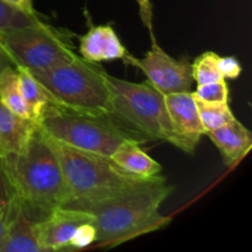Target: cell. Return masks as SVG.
I'll return each instance as SVG.
<instances>
[{
    "label": "cell",
    "instance_id": "obj_1",
    "mask_svg": "<svg viewBox=\"0 0 252 252\" xmlns=\"http://www.w3.org/2000/svg\"><path fill=\"white\" fill-rule=\"evenodd\" d=\"M172 191L166 177L158 175L108 198L66 207L90 213L97 231L96 246L108 248L167 225L171 217L161 216L159 208Z\"/></svg>",
    "mask_w": 252,
    "mask_h": 252
},
{
    "label": "cell",
    "instance_id": "obj_2",
    "mask_svg": "<svg viewBox=\"0 0 252 252\" xmlns=\"http://www.w3.org/2000/svg\"><path fill=\"white\" fill-rule=\"evenodd\" d=\"M0 167L21 209L36 221L70 202L58 158L38 127L20 154L0 159Z\"/></svg>",
    "mask_w": 252,
    "mask_h": 252
},
{
    "label": "cell",
    "instance_id": "obj_3",
    "mask_svg": "<svg viewBox=\"0 0 252 252\" xmlns=\"http://www.w3.org/2000/svg\"><path fill=\"white\" fill-rule=\"evenodd\" d=\"M32 74L46 90L49 105L68 112L116 121L108 74L97 63L78 56L48 70Z\"/></svg>",
    "mask_w": 252,
    "mask_h": 252
},
{
    "label": "cell",
    "instance_id": "obj_4",
    "mask_svg": "<svg viewBox=\"0 0 252 252\" xmlns=\"http://www.w3.org/2000/svg\"><path fill=\"white\" fill-rule=\"evenodd\" d=\"M107 83L118 125L142 142L162 140L187 154H193L196 145L181 137L175 129L167 112L164 94L153 88L148 81L132 83L110 74Z\"/></svg>",
    "mask_w": 252,
    "mask_h": 252
},
{
    "label": "cell",
    "instance_id": "obj_5",
    "mask_svg": "<svg viewBox=\"0 0 252 252\" xmlns=\"http://www.w3.org/2000/svg\"><path fill=\"white\" fill-rule=\"evenodd\" d=\"M46 138L58 158L70 192V202L64 207L101 201L149 180L126 171L110 157L69 147L47 135Z\"/></svg>",
    "mask_w": 252,
    "mask_h": 252
},
{
    "label": "cell",
    "instance_id": "obj_6",
    "mask_svg": "<svg viewBox=\"0 0 252 252\" xmlns=\"http://www.w3.org/2000/svg\"><path fill=\"white\" fill-rule=\"evenodd\" d=\"M37 127L51 139L105 157H111L128 140L143 143L111 118L79 115L52 105L37 122Z\"/></svg>",
    "mask_w": 252,
    "mask_h": 252
},
{
    "label": "cell",
    "instance_id": "obj_7",
    "mask_svg": "<svg viewBox=\"0 0 252 252\" xmlns=\"http://www.w3.org/2000/svg\"><path fill=\"white\" fill-rule=\"evenodd\" d=\"M0 47L10 63L31 73L48 70L78 57L68 32L48 24L2 34Z\"/></svg>",
    "mask_w": 252,
    "mask_h": 252
},
{
    "label": "cell",
    "instance_id": "obj_8",
    "mask_svg": "<svg viewBox=\"0 0 252 252\" xmlns=\"http://www.w3.org/2000/svg\"><path fill=\"white\" fill-rule=\"evenodd\" d=\"M125 62L139 68L147 75L148 83L164 95L191 90V63L189 59H175L158 44L152 36V47L143 58H134L128 53Z\"/></svg>",
    "mask_w": 252,
    "mask_h": 252
},
{
    "label": "cell",
    "instance_id": "obj_9",
    "mask_svg": "<svg viewBox=\"0 0 252 252\" xmlns=\"http://www.w3.org/2000/svg\"><path fill=\"white\" fill-rule=\"evenodd\" d=\"M94 218L80 209L57 207L42 220L36 221V233L42 252L68 250L71 236L84 223H93Z\"/></svg>",
    "mask_w": 252,
    "mask_h": 252
},
{
    "label": "cell",
    "instance_id": "obj_10",
    "mask_svg": "<svg viewBox=\"0 0 252 252\" xmlns=\"http://www.w3.org/2000/svg\"><path fill=\"white\" fill-rule=\"evenodd\" d=\"M79 53L81 58L93 63L111 61H125L128 56L126 47L112 26L98 25L91 26L79 42Z\"/></svg>",
    "mask_w": 252,
    "mask_h": 252
},
{
    "label": "cell",
    "instance_id": "obj_11",
    "mask_svg": "<svg viewBox=\"0 0 252 252\" xmlns=\"http://www.w3.org/2000/svg\"><path fill=\"white\" fill-rule=\"evenodd\" d=\"M171 122L181 137L196 145L202 135H206L203 126L199 120L198 108L191 91L164 95Z\"/></svg>",
    "mask_w": 252,
    "mask_h": 252
},
{
    "label": "cell",
    "instance_id": "obj_12",
    "mask_svg": "<svg viewBox=\"0 0 252 252\" xmlns=\"http://www.w3.org/2000/svg\"><path fill=\"white\" fill-rule=\"evenodd\" d=\"M37 130V123L12 112L0 101V159L20 154Z\"/></svg>",
    "mask_w": 252,
    "mask_h": 252
},
{
    "label": "cell",
    "instance_id": "obj_13",
    "mask_svg": "<svg viewBox=\"0 0 252 252\" xmlns=\"http://www.w3.org/2000/svg\"><path fill=\"white\" fill-rule=\"evenodd\" d=\"M206 135H208L219 150L226 166L238 164L252 148L251 132L236 118L218 129L207 133Z\"/></svg>",
    "mask_w": 252,
    "mask_h": 252
},
{
    "label": "cell",
    "instance_id": "obj_14",
    "mask_svg": "<svg viewBox=\"0 0 252 252\" xmlns=\"http://www.w3.org/2000/svg\"><path fill=\"white\" fill-rule=\"evenodd\" d=\"M0 252H42L36 233V220L20 209L0 238Z\"/></svg>",
    "mask_w": 252,
    "mask_h": 252
},
{
    "label": "cell",
    "instance_id": "obj_15",
    "mask_svg": "<svg viewBox=\"0 0 252 252\" xmlns=\"http://www.w3.org/2000/svg\"><path fill=\"white\" fill-rule=\"evenodd\" d=\"M138 140H128L123 143L112 155L111 159L126 171L137 176L152 179L161 172V165L150 158L140 148Z\"/></svg>",
    "mask_w": 252,
    "mask_h": 252
},
{
    "label": "cell",
    "instance_id": "obj_16",
    "mask_svg": "<svg viewBox=\"0 0 252 252\" xmlns=\"http://www.w3.org/2000/svg\"><path fill=\"white\" fill-rule=\"evenodd\" d=\"M19 75V88L22 100L34 122H38L49 106V97L33 74L24 66L15 65Z\"/></svg>",
    "mask_w": 252,
    "mask_h": 252
},
{
    "label": "cell",
    "instance_id": "obj_17",
    "mask_svg": "<svg viewBox=\"0 0 252 252\" xmlns=\"http://www.w3.org/2000/svg\"><path fill=\"white\" fill-rule=\"evenodd\" d=\"M0 101L16 115L32 120L20 93L17 70L11 64H7L0 70Z\"/></svg>",
    "mask_w": 252,
    "mask_h": 252
},
{
    "label": "cell",
    "instance_id": "obj_18",
    "mask_svg": "<svg viewBox=\"0 0 252 252\" xmlns=\"http://www.w3.org/2000/svg\"><path fill=\"white\" fill-rule=\"evenodd\" d=\"M196 103L199 120L206 130V134L235 120L233 111L229 107V102H204L196 100Z\"/></svg>",
    "mask_w": 252,
    "mask_h": 252
},
{
    "label": "cell",
    "instance_id": "obj_19",
    "mask_svg": "<svg viewBox=\"0 0 252 252\" xmlns=\"http://www.w3.org/2000/svg\"><path fill=\"white\" fill-rule=\"evenodd\" d=\"M46 24L37 15H29L0 0V36Z\"/></svg>",
    "mask_w": 252,
    "mask_h": 252
},
{
    "label": "cell",
    "instance_id": "obj_20",
    "mask_svg": "<svg viewBox=\"0 0 252 252\" xmlns=\"http://www.w3.org/2000/svg\"><path fill=\"white\" fill-rule=\"evenodd\" d=\"M219 57L220 56L216 52H204L194 59L193 63H191L192 78L197 85L225 80L218 68Z\"/></svg>",
    "mask_w": 252,
    "mask_h": 252
},
{
    "label": "cell",
    "instance_id": "obj_21",
    "mask_svg": "<svg viewBox=\"0 0 252 252\" xmlns=\"http://www.w3.org/2000/svg\"><path fill=\"white\" fill-rule=\"evenodd\" d=\"M19 209V202L15 198L14 191L0 167V238Z\"/></svg>",
    "mask_w": 252,
    "mask_h": 252
},
{
    "label": "cell",
    "instance_id": "obj_22",
    "mask_svg": "<svg viewBox=\"0 0 252 252\" xmlns=\"http://www.w3.org/2000/svg\"><path fill=\"white\" fill-rule=\"evenodd\" d=\"M196 100L204 102H229V88L225 80L197 85L192 93Z\"/></svg>",
    "mask_w": 252,
    "mask_h": 252
},
{
    "label": "cell",
    "instance_id": "obj_23",
    "mask_svg": "<svg viewBox=\"0 0 252 252\" xmlns=\"http://www.w3.org/2000/svg\"><path fill=\"white\" fill-rule=\"evenodd\" d=\"M96 240H97V231L95 225L93 223H84L76 228L75 233L71 236L69 249L81 250L96 244Z\"/></svg>",
    "mask_w": 252,
    "mask_h": 252
},
{
    "label": "cell",
    "instance_id": "obj_24",
    "mask_svg": "<svg viewBox=\"0 0 252 252\" xmlns=\"http://www.w3.org/2000/svg\"><path fill=\"white\" fill-rule=\"evenodd\" d=\"M218 68L224 79H238L241 75V64L234 57H219Z\"/></svg>",
    "mask_w": 252,
    "mask_h": 252
},
{
    "label": "cell",
    "instance_id": "obj_25",
    "mask_svg": "<svg viewBox=\"0 0 252 252\" xmlns=\"http://www.w3.org/2000/svg\"><path fill=\"white\" fill-rule=\"evenodd\" d=\"M138 2V6H139V12L140 17H142V21L144 24V26L149 30L150 34H153V10H152V2L150 0H135Z\"/></svg>",
    "mask_w": 252,
    "mask_h": 252
},
{
    "label": "cell",
    "instance_id": "obj_26",
    "mask_svg": "<svg viewBox=\"0 0 252 252\" xmlns=\"http://www.w3.org/2000/svg\"><path fill=\"white\" fill-rule=\"evenodd\" d=\"M2 1H5L6 4H9L10 6L15 7V9L20 10V11L25 12V14L37 15L32 0H2Z\"/></svg>",
    "mask_w": 252,
    "mask_h": 252
},
{
    "label": "cell",
    "instance_id": "obj_27",
    "mask_svg": "<svg viewBox=\"0 0 252 252\" xmlns=\"http://www.w3.org/2000/svg\"><path fill=\"white\" fill-rule=\"evenodd\" d=\"M7 64H11V63H10L9 59H7V57L5 56L4 51H2L1 47H0V70H1L5 65H7Z\"/></svg>",
    "mask_w": 252,
    "mask_h": 252
}]
</instances>
